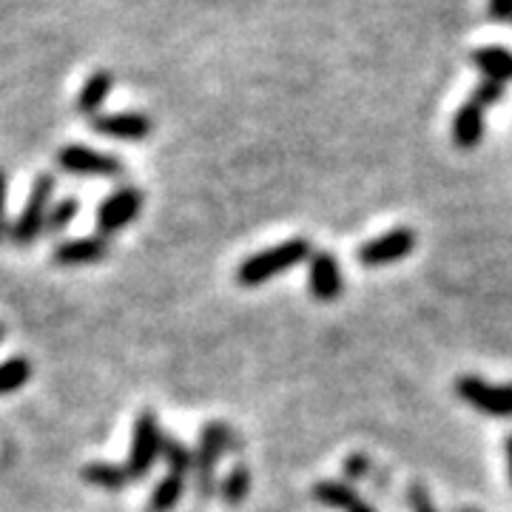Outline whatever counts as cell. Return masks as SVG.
<instances>
[{"label":"cell","mask_w":512,"mask_h":512,"mask_svg":"<svg viewBox=\"0 0 512 512\" xmlns=\"http://www.w3.org/2000/svg\"><path fill=\"white\" fill-rule=\"evenodd\" d=\"M313 254L311 239H288L282 245H274L268 251H259V254L248 256L242 265L237 268V282L242 288H259L265 285L268 279L293 271L296 265L308 262Z\"/></svg>","instance_id":"obj_1"},{"label":"cell","mask_w":512,"mask_h":512,"mask_svg":"<svg viewBox=\"0 0 512 512\" xmlns=\"http://www.w3.org/2000/svg\"><path fill=\"white\" fill-rule=\"evenodd\" d=\"M242 450V439L225 424V421H208L202 427V439L194 453V476L202 495H211L217 490V464L225 453Z\"/></svg>","instance_id":"obj_2"},{"label":"cell","mask_w":512,"mask_h":512,"mask_svg":"<svg viewBox=\"0 0 512 512\" xmlns=\"http://www.w3.org/2000/svg\"><path fill=\"white\" fill-rule=\"evenodd\" d=\"M55 194V180L52 174H40L35 183H32V194H29V202L23 208V214L18 217V222L12 225V234L9 239L18 245V248H29L32 242H37V237L43 234L46 228V217H49V200Z\"/></svg>","instance_id":"obj_3"},{"label":"cell","mask_w":512,"mask_h":512,"mask_svg":"<svg viewBox=\"0 0 512 512\" xmlns=\"http://www.w3.org/2000/svg\"><path fill=\"white\" fill-rule=\"evenodd\" d=\"M456 393L461 402L476 407L484 416L512 419V384H490L478 376H458Z\"/></svg>","instance_id":"obj_4"},{"label":"cell","mask_w":512,"mask_h":512,"mask_svg":"<svg viewBox=\"0 0 512 512\" xmlns=\"http://www.w3.org/2000/svg\"><path fill=\"white\" fill-rule=\"evenodd\" d=\"M160 447H163V433L157 416L146 410L140 413V419L134 424V439H131V456L126 461V470L131 481H140L151 473L154 461L160 458Z\"/></svg>","instance_id":"obj_5"},{"label":"cell","mask_w":512,"mask_h":512,"mask_svg":"<svg viewBox=\"0 0 512 512\" xmlns=\"http://www.w3.org/2000/svg\"><path fill=\"white\" fill-rule=\"evenodd\" d=\"M57 165L74 177H103L114 180L123 174V163L111 154H100L89 146H63L57 151Z\"/></svg>","instance_id":"obj_6"},{"label":"cell","mask_w":512,"mask_h":512,"mask_svg":"<svg viewBox=\"0 0 512 512\" xmlns=\"http://www.w3.org/2000/svg\"><path fill=\"white\" fill-rule=\"evenodd\" d=\"M413 248H416V234L410 228H393L382 237L367 239L359 248V262L365 268H384V265L402 262L404 256L413 254Z\"/></svg>","instance_id":"obj_7"},{"label":"cell","mask_w":512,"mask_h":512,"mask_svg":"<svg viewBox=\"0 0 512 512\" xmlns=\"http://www.w3.org/2000/svg\"><path fill=\"white\" fill-rule=\"evenodd\" d=\"M140 208H143V194L137 188H131V185L117 188L109 200L100 202V208H97V231H100V237L109 239L111 234L123 231L126 225L137 220Z\"/></svg>","instance_id":"obj_8"},{"label":"cell","mask_w":512,"mask_h":512,"mask_svg":"<svg viewBox=\"0 0 512 512\" xmlns=\"http://www.w3.org/2000/svg\"><path fill=\"white\" fill-rule=\"evenodd\" d=\"M308 285H311L313 299L319 302H333L345 291V279H342V268L339 259L330 251H313L308 259Z\"/></svg>","instance_id":"obj_9"},{"label":"cell","mask_w":512,"mask_h":512,"mask_svg":"<svg viewBox=\"0 0 512 512\" xmlns=\"http://www.w3.org/2000/svg\"><path fill=\"white\" fill-rule=\"evenodd\" d=\"M109 239L92 234V237L66 239L55 248V262L63 268H77V265H94L109 256Z\"/></svg>","instance_id":"obj_10"},{"label":"cell","mask_w":512,"mask_h":512,"mask_svg":"<svg viewBox=\"0 0 512 512\" xmlns=\"http://www.w3.org/2000/svg\"><path fill=\"white\" fill-rule=\"evenodd\" d=\"M92 128L97 134H106L114 140H143L151 134V120L146 114H137V111H123V114L94 117Z\"/></svg>","instance_id":"obj_11"},{"label":"cell","mask_w":512,"mask_h":512,"mask_svg":"<svg viewBox=\"0 0 512 512\" xmlns=\"http://www.w3.org/2000/svg\"><path fill=\"white\" fill-rule=\"evenodd\" d=\"M481 140H484V109L473 100H467L458 106L456 117H453V143L464 151H470Z\"/></svg>","instance_id":"obj_12"},{"label":"cell","mask_w":512,"mask_h":512,"mask_svg":"<svg viewBox=\"0 0 512 512\" xmlns=\"http://www.w3.org/2000/svg\"><path fill=\"white\" fill-rule=\"evenodd\" d=\"M470 63L484 74V80H495L501 86L512 83V49L507 46H481L470 55Z\"/></svg>","instance_id":"obj_13"},{"label":"cell","mask_w":512,"mask_h":512,"mask_svg":"<svg viewBox=\"0 0 512 512\" xmlns=\"http://www.w3.org/2000/svg\"><path fill=\"white\" fill-rule=\"evenodd\" d=\"M111 89H114V77H111V72L92 74V77L86 80V86L77 94L74 109L80 111V114H86V117H94L97 111L103 109V103L109 100Z\"/></svg>","instance_id":"obj_14"},{"label":"cell","mask_w":512,"mask_h":512,"mask_svg":"<svg viewBox=\"0 0 512 512\" xmlns=\"http://www.w3.org/2000/svg\"><path fill=\"white\" fill-rule=\"evenodd\" d=\"M83 478L100 487V490H109V493H120L131 484L126 464H109V461H92L83 467Z\"/></svg>","instance_id":"obj_15"},{"label":"cell","mask_w":512,"mask_h":512,"mask_svg":"<svg viewBox=\"0 0 512 512\" xmlns=\"http://www.w3.org/2000/svg\"><path fill=\"white\" fill-rule=\"evenodd\" d=\"M313 498L322 504V507H333V510L350 512L362 498L359 493L350 487V484H339V481H319L313 487Z\"/></svg>","instance_id":"obj_16"},{"label":"cell","mask_w":512,"mask_h":512,"mask_svg":"<svg viewBox=\"0 0 512 512\" xmlns=\"http://www.w3.org/2000/svg\"><path fill=\"white\" fill-rule=\"evenodd\" d=\"M185 493V478L180 476H165L157 487H154V493L148 498V510L151 512H171L177 504H180V498Z\"/></svg>","instance_id":"obj_17"},{"label":"cell","mask_w":512,"mask_h":512,"mask_svg":"<svg viewBox=\"0 0 512 512\" xmlns=\"http://www.w3.org/2000/svg\"><path fill=\"white\" fill-rule=\"evenodd\" d=\"M160 458H165V464H168V476L185 478V473L194 470V453L185 447L183 441L174 439V436H168V439L163 436Z\"/></svg>","instance_id":"obj_18"},{"label":"cell","mask_w":512,"mask_h":512,"mask_svg":"<svg viewBox=\"0 0 512 512\" xmlns=\"http://www.w3.org/2000/svg\"><path fill=\"white\" fill-rule=\"evenodd\" d=\"M29 379H32V365H29V359H23V356L6 359V362L0 365V396L18 393L20 387H26Z\"/></svg>","instance_id":"obj_19"},{"label":"cell","mask_w":512,"mask_h":512,"mask_svg":"<svg viewBox=\"0 0 512 512\" xmlns=\"http://www.w3.org/2000/svg\"><path fill=\"white\" fill-rule=\"evenodd\" d=\"M248 490H251V473H248V467H234L228 476H225V481H222L220 487V495L225 504H231V507H237V504H242L245 498H248Z\"/></svg>","instance_id":"obj_20"},{"label":"cell","mask_w":512,"mask_h":512,"mask_svg":"<svg viewBox=\"0 0 512 512\" xmlns=\"http://www.w3.org/2000/svg\"><path fill=\"white\" fill-rule=\"evenodd\" d=\"M77 211H80V202L77 200H72V197H69V200H60L55 208L49 211L46 228H43V231H46V234H63V231L74 222Z\"/></svg>","instance_id":"obj_21"},{"label":"cell","mask_w":512,"mask_h":512,"mask_svg":"<svg viewBox=\"0 0 512 512\" xmlns=\"http://www.w3.org/2000/svg\"><path fill=\"white\" fill-rule=\"evenodd\" d=\"M470 100L478 103L484 111L493 109V106H498L504 100V86L495 83V80H481L476 89H473V94H470Z\"/></svg>","instance_id":"obj_22"},{"label":"cell","mask_w":512,"mask_h":512,"mask_svg":"<svg viewBox=\"0 0 512 512\" xmlns=\"http://www.w3.org/2000/svg\"><path fill=\"white\" fill-rule=\"evenodd\" d=\"M487 18L493 23H512V0H487Z\"/></svg>","instance_id":"obj_23"},{"label":"cell","mask_w":512,"mask_h":512,"mask_svg":"<svg viewBox=\"0 0 512 512\" xmlns=\"http://www.w3.org/2000/svg\"><path fill=\"white\" fill-rule=\"evenodd\" d=\"M12 234L9 220H6V171L0 168V242H6Z\"/></svg>","instance_id":"obj_24"},{"label":"cell","mask_w":512,"mask_h":512,"mask_svg":"<svg viewBox=\"0 0 512 512\" xmlns=\"http://www.w3.org/2000/svg\"><path fill=\"white\" fill-rule=\"evenodd\" d=\"M367 473V458L365 456H350L345 461V476L348 478H362Z\"/></svg>","instance_id":"obj_25"},{"label":"cell","mask_w":512,"mask_h":512,"mask_svg":"<svg viewBox=\"0 0 512 512\" xmlns=\"http://www.w3.org/2000/svg\"><path fill=\"white\" fill-rule=\"evenodd\" d=\"M410 504H413V512H436L433 510V504H430V498H427V493L419 490V487L410 493Z\"/></svg>","instance_id":"obj_26"},{"label":"cell","mask_w":512,"mask_h":512,"mask_svg":"<svg viewBox=\"0 0 512 512\" xmlns=\"http://www.w3.org/2000/svg\"><path fill=\"white\" fill-rule=\"evenodd\" d=\"M350 512H376V510H373L370 504H365V501H359V504H356V507H353Z\"/></svg>","instance_id":"obj_27"},{"label":"cell","mask_w":512,"mask_h":512,"mask_svg":"<svg viewBox=\"0 0 512 512\" xmlns=\"http://www.w3.org/2000/svg\"><path fill=\"white\" fill-rule=\"evenodd\" d=\"M507 464H510V481H512V436L507 439Z\"/></svg>","instance_id":"obj_28"},{"label":"cell","mask_w":512,"mask_h":512,"mask_svg":"<svg viewBox=\"0 0 512 512\" xmlns=\"http://www.w3.org/2000/svg\"><path fill=\"white\" fill-rule=\"evenodd\" d=\"M0 339H3V328H0Z\"/></svg>","instance_id":"obj_29"}]
</instances>
